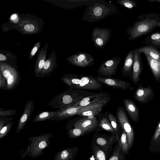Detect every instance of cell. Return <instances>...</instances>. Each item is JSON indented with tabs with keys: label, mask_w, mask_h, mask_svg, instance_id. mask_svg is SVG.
Returning a JSON list of instances; mask_svg holds the SVG:
<instances>
[{
	"label": "cell",
	"mask_w": 160,
	"mask_h": 160,
	"mask_svg": "<svg viewBox=\"0 0 160 160\" xmlns=\"http://www.w3.org/2000/svg\"><path fill=\"white\" fill-rule=\"evenodd\" d=\"M87 8L81 20L88 23L98 22L111 15L118 13L117 7L103 0H86Z\"/></svg>",
	"instance_id": "cell-1"
},
{
	"label": "cell",
	"mask_w": 160,
	"mask_h": 160,
	"mask_svg": "<svg viewBox=\"0 0 160 160\" xmlns=\"http://www.w3.org/2000/svg\"><path fill=\"white\" fill-rule=\"evenodd\" d=\"M160 27V13H150L142 15L138 17L132 26L127 30L128 39L134 40L152 32L153 30Z\"/></svg>",
	"instance_id": "cell-2"
},
{
	"label": "cell",
	"mask_w": 160,
	"mask_h": 160,
	"mask_svg": "<svg viewBox=\"0 0 160 160\" xmlns=\"http://www.w3.org/2000/svg\"><path fill=\"white\" fill-rule=\"evenodd\" d=\"M94 92L69 88L56 96L48 103V105L53 108L60 109L74 104Z\"/></svg>",
	"instance_id": "cell-3"
},
{
	"label": "cell",
	"mask_w": 160,
	"mask_h": 160,
	"mask_svg": "<svg viewBox=\"0 0 160 160\" xmlns=\"http://www.w3.org/2000/svg\"><path fill=\"white\" fill-rule=\"evenodd\" d=\"M52 136V133H48L29 138L30 143L22 155V157L24 158L28 155L34 158L42 155L43 151L49 146L50 139Z\"/></svg>",
	"instance_id": "cell-4"
},
{
	"label": "cell",
	"mask_w": 160,
	"mask_h": 160,
	"mask_svg": "<svg viewBox=\"0 0 160 160\" xmlns=\"http://www.w3.org/2000/svg\"><path fill=\"white\" fill-rule=\"evenodd\" d=\"M111 99L109 96L103 100L87 106L78 107H66L61 108L57 110L56 115L50 120L58 121L67 119L90 109L102 106H104Z\"/></svg>",
	"instance_id": "cell-5"
},
{
	"label": "cell",
	"mask_w": 160,
	"mask_h": 160,
	"mask_svg": "<svg viewBox=\"0 0 160 160\" xmlns=\"http://www.w3.org/2000/svg\"><path fill=\"white\" fill-rule=\"evenodd\" d=\"M0 71L6 80L7 90L15 89L21 80L20 74L17 69L8 64L0 61Z\"/></svg>",
	"instance_id": "cell-6"
},
{
	"label": "cell",
	"mask_w": 160,
	"mask_h": 160,
	"mask_svg": "<svg viewBox=\"0 0 160 160\" xmlns=\"http://www.w3.org/2000/svg\"><path fill=\"white\" fill-rule=\"evenodd\" d=\"M117 120L119 126L126 133L127 136L129 149L130 150L133 146L135 137V132L123 107L118 106L116 111Z\"/></svg>",
	"instance_id": "cell-7"
},
{
	"label": "cell",
	"mask_w": 160,
	"mask_h": 160,
	"mask_svg": "<svg viewBox=\"0 0 160 160\" xmlns=\"http://www.w3.org/2000/svg\"><path fill=\"white\" fill-rule=\"evenodd\" d=\"M70 88L94 91L102 90V84L93 76L82 75L78 76L76 84Z\"/></svg>",
	"instance_id": "cell-8"
},
{
	"label": "cell",
	"mask_w": 160,
	"mask_h": 160,
	"mask_svg": "<svg viewBox=\"0 0 160 160\" xmlns=\"http://www.w3.org/2000/svg\"><path fill=\"white\" fill-rule=\"evenodd\" d=\"M97 130L93 136L92 141L105 152L107 159L110 156V153L113 144L117 141L116 135L112 134L110 136L98 133Z\"/></svg>",
	"instance_id": "cell-9"
},
{
	"label": "cell",
	"mask_w": 160,
	"mask_h": 160,
	"mask_svg": "<svg viewBox=\"0 0 160 160\" xmlns=\"http://www.w3.org/2000/svg\"><path fill=\"white\" fill-rule=\"evenodd\" d=\"M112 30L98 27L93 28L91 34V39L94 46L97 48H103L110 40Z\"/></svg>",
	"instance_id": "cell-10"
},
{
	"label": "cell",
	"mask_w": 160,
	"mask_h": 160,
	"mask_svg": "<svg viewBox=\"0 0 160 160\" xmlns=\"http://www.w3.org/2000/svg\"><path fill=\"white\" fill-rule=\"evenodd\" d=\"M119 57H114L106 61L98 68L97 73L100 76L111 78L114 75L121 61Z\"/></svg>",
	"instance_id": "cell-11"
},
{
	"label": "cell",
	"mask_w": 160,
	"mask_h": 160,
	"mask_svg": "<svg viewBox=\"0 0 160 160\" xmlns=\"http://www.w3.org/2000/svg\"><path fill=\"white\" fill-rule=\"evenodd\" d=\"M74 128L81 129L86 134L96 131L99 128L98 121L96 116L83 117L73 124Z\"/></svg>",
	"instance_id": "cell-12"
},
{
	"label": "cell",
	"mask_w": 160,
	"mask_h": 160,
	"mask_svg": "<svg viewBox=\"0 0 160 160\" xmlns=\"http://www.w3.org/2000/svg\"><path fill=\"white\" fill-rule=\"evenodd\" d=\"M70 65L81 68L92 66L94 60L92 55L85 52H81L72 55L66 59Z\"/></svg>",
	"instance_id": "cell-13"
},
{
	"label": "cell",
	"mask_w": 160,
	"mask_h": 160,
	"mask_svg": "<svg viewBox=\"0 0 160 160\" xmlns=\"http://www.w3.org/2000/svg\"><path fill=\"white\" fill-rule=\"evenodd\" d=\"M94 77L101 84L115 89H120L124 91L128 89L131 86L128 82L119 79L101 76H95Z\"/></svg>",
	"instance_id": "cell-14"
},
{
	"label": "cell",
	"mask_w": 160,
	"mask_h": 160,
	"mask_svg": "<svg viewBox=\"0 0 160 160\" xmlns=\"http://www.w3.org/2000/svg\"><path fill=\"white\" fill-rule=\"evenodd\" d=\"M154 91L150 86L144 87L140 84L134 96L136 100L142 104H146L152 99L154 97Z\"/></svg>",
	"instance_id": "cell-15"
},
{
	"label": "cell",
	"mask_w": 160,
	"mask_h": 160,
	"mask_svg": "<svg viewBox=\"0 0 160 160\" xmlns=\"http://www.w3.org/2000/svg\"><path fill=\"white\" fill-rule=\"evenodd\" d=\"M109 96V95L105 92H94L92 94L84 98L75 104L67 107H78L87 106L103 100Z\"/></svg>",
	"instance_id": "cell-16"
},
{
	"label": "cell",
	"mask_w": 160,
	"mask_h": 160,
	"mask_svg": "<svg viewBox=\"0 0 160 160\" xmlns=\"http://www.w3.org/2000/svg\"><path fill=\"white\" fill-rule=\"evenodd\" d=\"M34 109V102L32 100H30L26 103L22 114L18 123L16 130L17 134L23 129L26 123L28 122Z\"/></svg>",
	"instance_id": "cell-17"
},
{
	"label": "cell",
	"mask_w": 160,
	"mask_h": 160,
	"mask_svg": "<svg viewBox=\"0 0 160 160\" xmlns=\"http://www.w3.org/2000/svg\"><path fill=\"white\" fill-rule=\"evenodd\" d=\"M141 53L138 52L137 48L134 49V62L132 70V78L135 84L140 80V76L143 69Z\"/></svg>",
	"instance_id": "cell-18"
},
{
	"label": "cell",
	"mask_w": 160,
	"mask_h": 160,
	"mask_svg": "<svg viewBox=\"0 0 160 160\" xmlns=\"http://www.w3.org/2000/svg\"><path fill=\"white\" fill-rule=\"evenodd\" d=\"M56 59L55 52L53 49L52 53L49 55L48 58L46 60L43 68L38 77L42 78L48 76L54 69L58 67Z\"/></svg>",
	"instance_id": "cell-19"
},
{
	"label": "cell",
	"mask_w": 160,
	"mask_h": 160,
	"mask_svg": "<svg viewBox=\"0 0 160 160\" xmlns=\"http://www.w3.org/2000/svg\"><path fill=\"white\" fill-rule=\"evenodd\" d=\"M48 44H46L39 51L36 60L34 68V72L36 77L38 75L43 68L47 57Z\"/></svg>",
	"instance_id": "cell-20"
},
{
	"label": "cell",
	"mask_w": 160,
	"mask_h": 160,
	"mask_svg": "<svg viewBox=\"0 0 160 160\" xmlns=\"http://www.w3.org/2000/svg\"><path fill=\"white\" fill-rule=\"evenodd\" d=\"M123 102L130 119L135 122H137L139 119V112L135 103L132 100L127 98L124 99Z\"/></svg>",
	"instance_id": "cell-21"
},
{
	"label": "cell",
	"mask_w": 160,
	"mask_h": 160,
	"mask_svg": "<svg viewBox=\"0 0 160 160\" xmlns=\"http://www.w3.org/2000/svg\"><path fill=\"white\" fill-rule=\"evenodd\" d=\"M78 148L77 147L69 148L57 152L54 158V160H74Z\"/></svg>",
	"instance_id": "cell-22"
},
{
	"label": "cell",
	"mask_w": 160,
	"mask_h": 160,
	"mask_svg": "<svg viewBox=\"0 0 160 160\" xmlns=\"http://www.w3.org/2000/svg\"><path fill=\"white\" fill-rule=\"evenodd\" d=\"M134 49L131 50L128 54L121 72L125 77L132 75V70L134 62Z\"/></svg>",
	"instance_id": "cell-23"
},
{
	"label": "cell",
	"mask_w": 160,
	"mask_h": 160,
	"mask_svg": "<svg viewBox=\"0 0 160 160\" xmlns=\"http://www.w3.org/2000/svg\"><path fill=\"white\" fill-rule=\"evenodd\" d=\"M154 78L158 82L160 81V62L144 54Z\"/></svg>",
	"instance_id": "cell-24"
},
{
	"label": "cell",
	"mask_w": 160,
	"mask_h": 160,
	"mask_svg": "<svg viewBox=\"0 0 160 160\" xmlns=\"http://www.w3.org/2000/svg\"><path fill=\"white\" fill-rule=\"evenodd\" d=\"M137 49L138 52L148 55L152 59L160 62V51L157 48L147 45Z\"/></svg>",
	"instance_id": "cell-25"
},
{
	"label": "cell",
	"mask_w": 160,
	"mask_h": 160,
	"mask_svg": "<svg viewBox=\"0 0 160 160\" xmlns=\"http://www.w3.org/2000/svg\"><path fill=\"white\" fill-rule=\"evenodd\" d=\"M144 43L148 46L160 50V32H156L149 34L145 39Z\"/></svg>",
	"instance_id": "cell-26"
},
{
	"label": "cell",
	"mask_w": 160,
	"mask_h": 160,
	"mask_svg": "<svg viewBox=\"0 0 160 160\" xmlns=\"http://www.w3.org/2000/svg\"><path fill=\"white\" fill-rule=\"evenodd\" d=\"M98 122L99 128L97 130L98 131L104 130L116 135L115 131L112 127L108 118L106 117L103 116L100 118L98 119Z\"/></svg>",
	"instance_id": "cell-27"
},
{
	"label": "cell",
	"mask_w": 160,
	"mask_h": 160,
	"mask_svg": "<svg viewBox=\"0 0 160 160\" xmlns=\"http://www.w3.org/2000/svg\"><path fill=\"white\" fill-rule=\"evenodd\" d=\"M57 113V110L54 111H44L39 112L35 117L32 123L50 120L53 118Z\"/></svg>",
	"instance_id": "cell-28"
},
{
	"label": "cell",
	"mask_w": 160,
	"mask_h": 160,
	"mask_svg": "<svg viewBox=\"0 0 160 160\" xmlns=\"http://www.w3.org/2000/svg\"><path fill=\"white\" fill-rule=\"evenodd\" d=\"M92 152L94 160H107L104 152L92 141L91 143Z\"/></svg>",
	"instance_id": "cell-29"
},
{
	"label": "cell",
	"mask_w": 160,
	"mask_h": 160,
	"mask_svg": "<svg viewBox=\"0 0 160 160\" xmlns=\"http://www.w3.org/2000/svg\"><path fill=\"white\" fill-rule=\"evenodd\" d=\"M119 145L125 154H127L130 151L128 143L127 136L125 132L122 130L121 135L118 141Z\"/></svg>",
	"instance_id": "cell-30"
},
{
	"label": "cell",
	"mask_w": 160,
	"mask_h": 160,
	"mask_svg": "<svg viewBox=\"0 0 160 160\" xmlns=\"http://www.w3.org/2000/svg\"><path fill=\"white\" fill-rule=\"evenodd\" d=\"M125 155L117 141V143L114 147L112 153L108 160H125L126 159Z\"/></svg>",
	"instance_id": "cell-31"
},
{
	"label": "cell",
	"mask_w": 160,
	"mask_h": 160,
	"mask_svg": "<svg viewBox=\"0 0 160 160\" xmlns=\"http://www.w3.org/2000/svg\"><path fill=\"white\" fill-rule=\"evenodd\" d=\"M108 118L111 122V125L116 132V138L117 141H118L119 138L120 127L118 124L117 117H115L112 113H108Z\"/></svg>",
	"instance_id": "cell-32"
},
{
	"label": "cell",
	"mask_w": 160,
	"mask_h": 160,
	"mask_svg": "<svg viewBox=\"0 0 160 160\" xmlns=\"http://www.w3.org/2000/svg\"><path fill=\"white\" fill-rule=\"evenodd\" d=\"M68 130V136L70 138H75L86 134L84 131L80 128H74Z\"/></svg>",
	"instance_id": "cell-33"
},
{
	"label": "cell",
	"mask_w": 160,
	"mask_h": 160,
	"mask_svg": "<svg viewBox=\"0 0 160 160\" xmlns=\"http://www.w3.org/2000/svg\"><path fill=\"white\" fill-rule=\"evenodd\" d=\"M25 24L24 23L22 25H21V29H22L23 31L26 33H33L36 32L37 29V27L34 22H32L31 21L27 20Z\"/></svg>",
	"instance_id": "cell-34"
},
{
	"label": "cell",
	"mask_w": 160,
	"mask_h": 160,
	"mask_svg": "<svg viewBox=\"0 0 160 160\" xmlns=\"http://www.w3.org/2000/svg\"><path fill=\"white\" fill-rule=\"evenodd\" d=\"M117 3L128 9H132L137 5L136 2L133 0H118Z\"/></svg>",
	"instance_id": "cell-35"
},
{
	"label": "cell",
	"mask_w": 160,
	"mask_h": 160,
	"mask_svg": "<svg viewBox=\"0 0 160 160\" xmlns=\"http://www.w3.org/2000/svg\"><path fill=\"white\" fill-rule=\"evenodd\" d=\"M104 106H102L90 109L79 114L80 117H86L92 115L96 116L102 110Z\"/></svg>",
	"instance_id": "cell-36"
},
{
	"label": "cell",
	"mask_w": 160,
	"mask_h": 160,
	"mask_svg": "<svg viewBox=\"0 0 160 160\" xmlns=\"http://www.w3.org/2000/svg\"><path fill=\"white\" fill-rule=\"evenodd\" d=\"M160 137V121L158 122L156 129L152 137L150 146L149 150H150L153 146Z\"/></svg>",
	"instance_id": "cell-37"
},
{
	"label": "cell",
	"mask_w": 160,
	"mask_h": 160,
	"mask_svg": "<svg viewBox=\"0 0 160 160\" xmlns=\"http://www.w3.org/2000/svg\"><path fill=\"white\" fill-rule=\"evenodd\" d=\"M13 123V121H11L4 126L0 131V139H1L6 135L11 129Z\"/></svg>",
	"instance_id": "cell-38"
},
{
	"label": "cell",
	"mask_w": 160,
	"mask_h": 160,
	"mask_svg": "<svg viewBox=\"0 0 160 160\" xmlns=\"http://www.w3.org/2000/svg\"><path fill=\"white\" fill-rule=\"evenodd\" d=\"M16 111L13 109L4 110V108H0V117H8L12 116L16 113Z\"/></svg>",
	"instance_id": "cell-39"
},
{
	"label": "cell",
	"mask_w": 160,
	"mask_h": 160,
	"mask_svg": "<svg viewBox=\"0 0 160 160\" xmlns=\"http://www.w3.org/2000/svg\"><path fill=\"white\" fill-rule=\"evenodd\" d=\"M41 43V41H40L34 45L29 53V59H31L37 52L40 46Z\"/></svg>",
	"instance_id": "cell-40"
},
{
	"label": "cell",
	"mask_w": 160,
	"mask_h": 160,
	"mask_svg": "<svg viewBox=\"0 0 160 160\" xmlns=\"http://www.w3.org/2000/svg\"><path fill=\"white\" fill-rule=\"evenodd\" d=\"M12 117H0V130L9 122L12 121Z\"/></svg>",
	"instance_id": "cell-41"
},
{
	"label": "cell",
	"mask_w": 160,
	"mask_h": 160,
	"mask_svg": "<svg viewBox=\"0 0 160 160\" xmlns=\"http://www.w3.org/2000/svg\"><path fill=\"white\" fill-rule=\"evenodd\" d=\"M152 153H158L160 152V137L157 141L152 147L149 150Z\"/></svg>",
	"instance_id": "cell-42"
},
{
	"label": "cell",
	"mask_w": 160,
	"mask_h": 160,
	"mask_svg": "<svg viewBox=\"0 0 160 160\" xmlns=\"http://www.w3.org/2000/svg\"><path fill=\"white\" fill-rule=\"evenodd\" d=\"M0 89L7 90V82L5 79L0 71Z\"/></svg>",
	"instance_id": "cell-43"
},
{
	"label": "cell",
	"mask_w": 160,
	"mask_h": 160,
	"mask_svg": "<svg viewBox=\"0 0 160 160\" xmlns=\"http://www.w3.org/2000/svg\"><path fill=\"white\" fill-rule=\"evenodd\" d=\"M17 18V15L15 14L12 15L10 18L11 20H14Z\"/></svg>",
	"instance_id": "cell-44"
},
{
	"label": "cell",
	"mask_w": 160,
	"mask_h": 160,
	"mask_svg": "<svg viewBox=\"0 0 160 160\" xmlns=\"http://www.w3.org/2000/svg\"><path fill=\"white\" fill-rule=\"evenodd\" d=\"M148 1L151 2H157L160 3V0H148Z\"/></svg>",
	"instance_id": "cell-45"
}]
</instances>
